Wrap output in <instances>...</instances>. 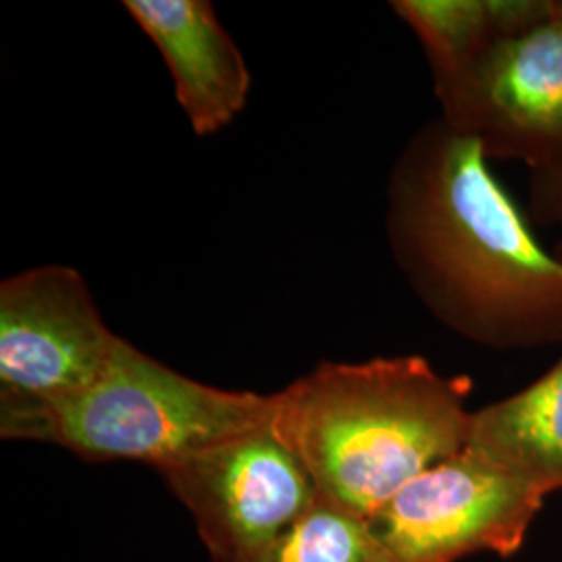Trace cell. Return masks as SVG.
I'll return each instance as SVG.
<instances>
[{"mask_svg":"<svg viewBox=\"0 0 562 562\" xmlns=\"http://www.w3.org/2000/svg\"><path fill=\"white\" fill-rule=\"evenodd\" d=\"M385 236L415 296L457 336L494 350L562 344V261L482 146L442 117L422 125L392 165Z\"/></svg>","mask_w":562,"mask_h":562,"instance_id":"6da1fadb","label":"cell"},{"mask_svg":"<svg viewBox=\"0 0 562 562\" xmlns=\"http://www.w3.org/2000/svg\"><path fill=\"white\" fill-rule=\"evenodd\" d=\"M471 390L467 375H442L417 355L327 361L273 394V425L322 501L371 519L467 448Z\"/></svg>","mask_w":562,"mask_h":562,"instance_id":"7a4b0ae2","label":"cell"},{"mask_svg":"<svg viewBox=\"0 0 562 562\" xmlns=\"http://www.w3.org/2000/svg\"><path fill=\"white\" fill-rule=\"evenodd\" d=\"M276 396L196 382L121 338L101 375L50 404H0L4 440L55 443L83 461L157 471L273 417Z\"/></svg>","mask_w":562,"mask_h":562,"instance_id":"3957f363","label":"cell"},{"mask_svg":"<svg viewBox=\"0 0 562 562\" xmlns=\"http://www.w3.org/2000/svg\"><path fill=\"white\" fill-rule=\"evenodd\" d=\"M215 562H252L319 501L296 452L269 422L157 471Z\"/></svg>","mask_w":562,"mask_h":562,"instance_id":"277c9868","label":"cell"},{"mask_svg":"<svg viewBox=\"0 0 562 562\" xmlns=\"http://www.w3.org/2000/svg\"><path fill=\"white\" fill-rule=\"evenodd\" d=\"M442 120L485 157L531 169L562 155V0L540 25L492 38L457 74L434 81Z\"/></svg>","mask_w":562,"mask_h":562,"instance_id":"5b68a950","label":"cell"},{"mask_svg":"<svg viewBox=\"0 0 562 562\" xmlns=\"http://www.w3.org/2000/svg\"><path fill=\"white\" fill-rule=\"evenodd\" d=\"M543 501L542 490L464 448L406 483L367 521L396 562L513 557Z\"/></svg>","mask_w":562,"mask_h":562,"instance_id":"8992f818","label":"cell"},{"mask_svg":"<svg viewBox=\"0 0 562 562\" xmlns=\"http://www.w3.org/2000/svg\"><path fill=\"white\" fill-rule=\"evenodd\" d=\"M120 340L74 267L42 265L2 280L0 404H50L80 394Z\"/></svg>","mask_w":562,"mask_h":562,"instance_id":"52a82bcc","label":"cell"},{"mask_svg":"<svg viewBox=\"0 0 562 562\" xmlns=\"http://www.w3.org/2000/svg\"><path fill=\"white\" fill-rule=\"evenodd\" d=\"M123 7L161 53L196 136H213L240 115L250 71L211 2L125 0Z\"/></svg>","mask_w":562,"mask_h":562,"instance_id":"ba28073f","label":"cell"},{"mask_svg":"<svg viewBox=\"0 0 562 562\" xmlns=\"http://www.w3.org/2000/svg\"><path fill=\"white\" fill-rule=\"evenodd\" d=\"M467 448L546 496L562 490V359L521 392L473 411Z\"/></svg>","mask_w":562,"mask_h":562,"instance_id":"9c48e42d","label":"cell"},{"mask_svg":"<svg viewBox=\"0 0 562 562\" xmlns=\"http://www.w3.org/2000/svg\"><path fill=\"white\" fill-rule=\"evenodd\" d=\"M392 11L422 42L434 81L457 74L496 38L487 0H394Z\"/></svg>","mask_w":562,"mask_h":562,"instance_id":"30bf717a","label":"cell"},{"mask_svg":"<svg viewBox=\"0 0 562 562\" xmlns=\"http://www.w3.org/2000/svg\"><path fill=\"white\" fill-rule=\"evenodd\" d=\"M252 562H396L367 519L317 501Z\"/></svg>","mask_w":562,"mask_h":562,"instance_id":"8fae6325","label":"cell"},{"mask_svg":"<svg viewBox=\"0 0 562 562\" xmlns=\"http://www.w3.org/2000/svg\"><path fill=\"white\" fill-rule=\"evenodd\" d=\"M529 211L533 222L548 229H559L552 255L562 261V155L529 176Z\"/></svg>","mask_w":562,"mask_h":562,"instance_id":"7c38bea8","label":"cell"}]
</instances>
